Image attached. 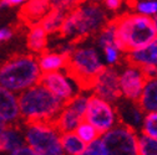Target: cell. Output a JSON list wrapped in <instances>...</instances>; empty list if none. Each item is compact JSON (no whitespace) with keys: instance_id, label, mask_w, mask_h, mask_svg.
<instances>
[{"instance_id":"6da1fadb","label":"cell","mask_w":157,"mask_h":155,"mask_svg":"<svg viewBox=\"0 0 157 155\" xmlns=\"http://www.w3.org/2000/svg\"><path fill=\"white\" fill-rule=\"evenodd\" d=\"M41 77L37 57L31 53L15 55L0 65V87L17 96L39 85Z\"/></svg>"},{"instance_id":"7a4b0ae2","label":"cell","mask_w":157,"mask_h":155,"mask_svg":"<svg viewBox=\"0 0 157 155\" xmlns=\"http://www.w3.org/2000/svg\"><path fill=\"white\" fill-rule=\"evenodd\" d=\"M117 44L124 53L139 51L157 37L153 20L135 13H125L115 20Z\"/></svg>"},{"instance_id":"3957f363","label":"cell","mask_w":157,"mask_h":155,"mask_svg":"<svg viewBox=\"0 0 157 155\" xmlns=\"http://www.w3.org/2000/svg\"><path fill=\"white\" fill-rule=\"evenodd\" d=\"M64 106L40 83L19 94L20 118L25 124L39 122L54 123Z\"/></svg>"},{"instance_id":"277c9868","label":"cell","mask_w":157,"mask_h":155,"mask_svg":"<svg viewBox=\"0 0 157 155\" xmlns=\"http://www.w3.org/2000/svg\"><path fill=\"white\" fill-rule=\"evenodd\" d=\"M109 24L107 11L99 3H78L65 17L60 34L67 38H81L100 32Z\"/></svg>"},{"instance_id":"5b68a950","label":"cell","mask_w":157,"mask_h":155,"mask_svg":"<svg viewBox=\"0 0 157 155\" xmlns=\"http://www.w3.org/2000/svg\"><path fill=\"white\" fill-rule=\"evenodd\" d=\"M102 57L91 45H76L67 56L66 73L80 89H90L96 77L105 68Z\"/></svg>"},{"instance_id":"8992f818","label":"cell","mask_w":157,"mask_h":155,"mask_svg":"<svg viewBox=\"0 0 157 155\" xmlns=\"http://www.w3.org/2000/svg\"><path fill=\"white\" fill-rule=\"evenodd\" d=\"M23 129L25 145L39 155H65L61 146V133L54 123H26Z\"/></svg>"},{"instance_id":"52a82bcc","label":"cell","mask_w":157,"mask_h":155,"mask_svg":"<svg viewBox=\"0 0 157 155\" xmlns=\"http://www.w3.org/2000/svg\"><path fill=\"white\" fill-rule=\"evenodd\" d=\"M101 140L107 155H139V133L124 124L101 135Z\"/></svg>"},{"instance_id":"ba28073f","label":"cell","mask_w":157,"mask_h":155,"mask_svg":"<svg viewBox=\"0 0 157 155\" xmlns=\"http://www.w3.org/2000/svg\"><path fill=\"white\" fill-rule=\"evenodd\" d=\"M84 121L91 124L100 135L106 134L120 123L115 104L97 98L92 94L89 99Z\"/></svg>"},{"instance_id":"9c48e42d","label":"cell","mask_w":157,"mask_h":155,"mask_svg":"<svg viewBox=\"0 0 157 155\" xmlns=\"http://www.w3.org/2000/svg\"><path fill=\"white\" fill-rule=\"evenodd\" d=\"M90 97L91 94L80 92L70 102H67L64 106L63 110L60 112V114L57 115V118L54 122L55 127L59 129V132L61 134L75 132L78 124L85 119Z\"/></svg>"},{"instance_id":"30bf717a","label":"cell","mask_w":157,"mask_h":155,"mask_svg":"<svg viewBox=\"0 0 157 155\" xmlns=\"http://www.w3.org/2000/svg\"><path fill=\"white\" fill-rule=\"evenodd\" d=\"M147 78L142 68L127 62L119 71V85L121 98L131 102H139Z\"/></svg>"},{"instance_id":"8fae6325","label":"cell","mask_w":157,"mask_h":155,"mask_svg":"<svg viewBox=\"0 0 157 155\" xmlns=\"http://www.w3.org/2000/svg\"><path fill=\"white\" fill-rule=\"evenodd\" d=\"M40 85H43L52 96H55L64 104L70 102L81 91L77 83L66 73V71L43 74Z\"/></svg>"},{"instance_id":"7c38bea8","label":"cell","mask_w":157,"mask_h":155,"mask_svg":"<svg viewBox=\"0 0 157 155\" xmlns=\"http://www.w3.org/2000/svg\"><path fill=\"white\" fill-rule=\"evenodd\" d=\"M90 89L92 91V96L116 104L121 99L119 71L115 67H105L102 72L96 77Z\"/></svg>"},{"instance_id":"4fadbf2b","label":"cell","mask_w":157,"mask_h":155,"mask_svg":"<svg viewBox=\"0 0 157 155\" xmlns=\"http://www.w3.org/2000/svg\"><path fill=\"white\" fill-rule=\"evenodd\" d=\"M76 2H51V9L48 15L41 20L40 25L46 31V34H55L60 32L63 23L67 14L77 5Z\"/></svg>"},{"instance_id":"5bb4252c","label":"cell","mask_w":157,"mask_h":155,"mask_svg":"<svg viewBox=\"0 0 157 155\" xmlns=\"http://www.w3.org/2000/svg\"><path fill=\"white\" fill-rule=\"evenodd\" d=\"M115 107L120 124H124L139 133L145 117V112L141 109L139 103L121 98L115 104Z\"/></svg>"},{"instance_id":"9a60e30c","label":"cell","mask_w":157,"mask_h":155,"mask_svg":"<svg viewBox=\"0 0 157 155\" xmlns=\"http://www.w3.org/2000/svg\"><path fill=\"white\" fill-rule=\"evenodd\" d=\"M0 119L6 125H16L20 123L19 96L0 87Z\"/></svg>"},{"instance_id":"2e32d148","label":"cell","mask_w":157,"mask_h":155,"mask_svg":"<svg viewBox=\"0 0 157 155\" xmlns=\"http://www.w3.org/2000/svg\"><path fill=\"white\" fill-rule=\"evenodd\" d=\"M51 9V3L48 0H30L21 6V19L31 25L40 24Z\"/></svg>"},{"instance_id":"e0dca14e","label":"cell","mask_w":157,"mask_h":155,"mask_svg":"<svg viewBox=\"0 0 157 155\" xmlns=\"http://www.w3.org/2000/svg\"><path fill=\"white\" fill-rule=\"evenodd\" d=\"M25 145L24 129L20 125H8L0 134V154H10Z\"/></svg>"},{"instance_id":"ac0fdd59","label":"cell","mask_w":157,"mask_h":155,"mask_svg":"<svg viewBox=\"0 0 157 155\" xmlns=\"http://www.w3.org/2000/svg\"><path fill=\"white\" fill-rule=\"evenodd\" d=\"M127 62L139 66L140 68L153 67L157 68V37L146 47L127 53Z\"/></svg>"},{"instance_id":"d6986e66","label":"cell","mask_w":157,"mask_h":155,"mask_svg":"<svg viewBox=\"0 0 157 155\" xmlns=\"http://www.w3.org/2000/svg\"><path fill=\"white\" fill-rule=\"evenodd\" d=\"M37 63L43 74L60 72L66 70L67 66V56L56 52H43L37 56Z\"/></svg>"},{"instance_id":"ffe728a7","label":"cell","mask_w":157,"mask_h":155,"mask_svg":"<svg viewBox=\"0 0 157 155\" xmlns=\"http://www.w3.org/2000/svg\"><path fill=\"white\" fill-rule=\"evenodd\" d=\"M137 103L145 113L157 112V78H148L146 81Z\"/></svg>"},{"instance_id":"44dd1931","label":"cell","mask_w":157,"mask_h":155,"mask_svg":"<svg viewBox=\"0 0 157 155\" xmlns=\"http://www.w3.org/2000/svg\"><path fill=\"white\" fill-rule=\"evenodd\" d=\"M28 49L33 53H43L48 45V34L40 24L31 25L26 37Z\"/></svg>"},{"instance_id":"7402d4cb","label":"cell","mask_w":157,"mask_h":155,"mask_svg":"<svg viewBox=\"0 0 157 155\" xmlns=\"http://www.w3.org/2000/svg\"><path fill=\"white\" fill-rule=\"evenodd\" d=\"M61 146L65 155H80L87 145L77 137L75 132H71L61 134Z\"/></svg>"},{"instance_id":"603a6c76","label":"cell","mask_w":157,"mask_h":155,"mask_svg":"<svg viewBox=\"0 0 157 155\" xmlns=\"http://www.w3.org/2000/svg\"><path fill=\"white\" fill-rule=\"evenodd\" d=\"M132 13L139 14L145 17L153 19L157 15V0H139L128 3Z\"/></svg>"},{"instance_id":"cb8c5ba5","label":"cell","mask_w":157,"mask_h":155,"mask_svg":"<svg viewBox=\"0 0 157 155\" xmlns=\"http://www.w3.org/2000/svg\"><path fill=\"white\" fill-rule=\"evenodd\" d=\"M97 45L101 49L109 45H119L117 44V34L113 20L109 21V24L99 32V35H97Z\"/></svg>"},{"instance_id":"d4e9b609","label":"cell","mask_w":157,"mask_h":155,"mask_svg":"<svg viewBox=\"0 0 157 155\" xmlns=\"http://www.w3.org/2000/svg\"><path fill=\"white\" fill-rule=\"evenodd\" d=\"M140 134L145 135L147 138L157 140V112L145 113Z\"/></svg>"},{"instance_id":"484cf974","label":"cell","mask_w":157,"mask_h":155,"mask_svg":"<svg viewBox=\"0 0 157 155\" xmlns=\"http://www.w3.org/2000/svg\"><path fill=\"white\" fill-rule=\"evenodd\" d=\"M75 133H76L77 137L80 138L86 145L91 144L92 142L97 140V139L101 137V135L99 134V132H97L91 124H89L85 121H82L80 124H78V127L76 128Z\"/></svg>"},{"instance_id":"4316f807","label":"cell","mask_w":157,"mask_h":155,"mask_svg":"<svg viewBox=\"0 0 157 155\" xmlns=\"http://www.w3.org/2000/svg\"><path fill=\"white\" fill-rule=\"evenodd\" d=\"M101 50H102V60H104L105 66L113 67L122 59L124 52L121 51L119 45H109Z\"/></svg>"},{"instance_id":"83f0119b","label":"cell","mask_w":157,"mask_h":155,"mask_svg":"<svg viewBox=\"0 0 157 155\" xmlns=\"http://www.w3.org/2000/svg\"><path fill=\"white\" fill-rule=\"evenodd\" d=\"M139 155H157V140L139 134Z\"/></svg>"},{"instance_id":"f1b7e54d","label":"cell","mask_w":157,"mask_h":155,"mask_svg":"<svg viewBox=\"0 0 157 155\" xmlns=\"http://www.w3.org/2000/svg\"><path fill=\"white\" fill-rule=\"evenodd\" d=\"M80 155H107V151H106V148L101 140V137L97 140L92 142L91 144H89L86 146V149Z\"/></svg>"},{"instance_id":"f546056e","label":"cell","mask_w":157,"mask_h":155,"mask_svg":"<svg viewBox=\"0 0 157 155\" xmlns=\"http://www.w3.org/2000/svg\"><path fill=\"white\" fill-rule=\"evenodd\" d=\"M122 2H120V0H105V2L102 3V6L106 11H119L122 6Z\"/></svg>"},{"instance_id":"4dcf8cb0","label":"cell","mask_w":157,"mask_h":155,"mask_svg":"<svg viewBox=\"0 0 157 155\" xmlns=\"http://www.w3.org/2000/svg\"><path fill=\"white\" fill-rule=\"evenodd\" d=\"M25 2H23V0H2L0 2V10L15 8V6H23Z\"/></svg>"},{"instance_id":"1f68e13d","label":"cell","mask_w":157,"mask_h":155,"mask_svg":"<svg viewBox=\"0 0 157 155\" xmlns=\"http://www.w3.org/2000/svg\"><path fill=\"white\" fill-rule=\"evenodd\" d=\"M8 155H39L37 153H35L31 148H29L28 145H23V146H20L19 149H16V150H14L13 153H10V154H8Z\"/></svg>"},{"instance_id":"d6a6232c","label":"cell","mask_w":157,"mask_h":155,"mask_svg":"<svg viewBox=\"0 0 157 155\" xmlns=\"http://www.w3.org/2000/svg\"><path fill=\"white\" fill-rule=\"evenodd\" d=\"M14 36V31L11 27H2L0 29V38L2 41H9L11 40V37Z\"/></svg>"},{"instance_id":"836d02e7","label":"cell","mask_w":157,"mask_h":155,"mask_svg":"<svg viewBox=\"0 0 157 155\" xmlns=\"http://www.w3.org/2000/svg\"><path fill=\"white\" fill-rule=\"evenodd\" d=\"M6 127H8V125H6V124H5V123H4L2 119H0V134H2V133L4 132V129H5Z\"/></svg>"},{"instance_id":"e575fe53","label":"cell","mask_w":157,"mask_h":155,"mask_svg":"<svg viewBox=\"0 0 157 155\" xmlns=\"http://www.w3.org/2000/svg\"><path fill=\"white\" fill-rule=\"evenodd\" d=\"M152 20H153V25H155V30H156V34H157V15L152 19Z\"/></svg>"},{"instance_id":"d590c367","label":"cell","mask_w":157,"mask_h":155,"mask_svg":"<svg viewBox=\"0 0 157 155\" xmlns=\"http://www.w3.org/2000/svg\"><path fill=\"white\" fill-rule=\"evenodd\" d=\"M0 42H2V38H0Z\"/></svg>"},{"instance_id":"8d00e7d4","label":"cell","mask_w":157,"mask_h":155,"mask_svg":"<svg viewBox=\"0 0 157 155\" xmlns=\"http://www.w3.org/2000/svg\"><path fill=\"white\" fill-rule=\"evenodd\" d=\"M156 78H157V74H156Z\"/></svg>"}]
</instances>
